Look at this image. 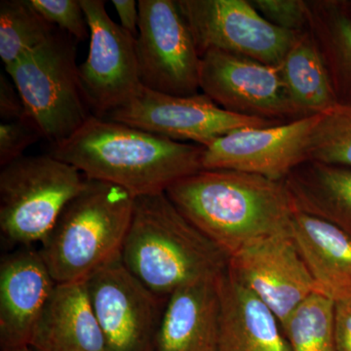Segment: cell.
<instances>
[{
	"label": "cell",
	"mask_w": 351,
	"mask_h": 351,
	"mask_svg": "<svg viewBox=\"0 0 351 351\" xmlns=\"http://www.w3.org/2000/svg\"><path fill=\"white\" fill-rule=\"evenodd\" d=\"M228 258L251 242L291 233L295 207L284 181L232 170H201L166 191Z\"/></svg>",
	"instance_id": "obj_1"
},
{
	"label": "cell",
	"mask_w": 351,
	"mask_h": 351,
	"mask_svg": "<svg viewBox=\"0 0 351 351\" xmlns=\"http://www.w3.org/2000/svg\"><path fill=\"white\" fill-rule=\"evenodd\" d=\"M203 152L202 145L91 115L50 154L88 180L110 182L138 197L166 193L175 182L202 170Z\"/></svg>",
	"instance_id": "obj_2"
},
{
	"label": "cell",
	"mask_w": 351,
	"mask_h": 351,
	"mask_svg": "<svg viewBox=\"0 0 351 351\" xmlns=\"http://www.w3.org/2000/svg\"><path fill=\"white\" fill-rule=\"evenodd\" d=\"M120 256L138 281L165 299L186 284L221 276L230 262L165 193L135 197Z\"/></svg>",
	"instance_id": "obj_3"
},
{
	"label": "cell",
	"mask_w": 351,
	"mask_h": 351,
	"mask_svg": "<svg viewBox=\"0 0 351 351\" xmlns=\"http://www.w3.org/2000/svg\"><path fill=\"white\" fill-rule=\"evenodd\" d=\"M135 197L110 182L86 179L38 251L56 283L84 282L119 257L130 228Z\"/></svg>",
	"instance_id": "obj_4"
},
{
	"label": "cell",
	"mask_w": 351,
	"mask_h": 351,
	"mask_svg": "<svg viewBox=\"0 0 351 351\" xmlns=\"http://www.w3.org/2000/svg\"><path fill=\"white\" fill-rule=\"evenodd\" d=\"M86 178L51 154L22 156L0 172V237L7 251L36 246Z\"/></svg>",
	"instance_id": "obj_5"
},
{
	"label": "cell",
	"mask_w": 351,
	"mask_h": 351,
	"mask_svg": "<svg viewBox=\"0 0 351 351\" xmlns=\"http://www.w3.org/2000/svg\"><path fill=\"white\" fill-rule=\"evenodd\" d=\"M75 55L73 36L56 29L5 69L27 115L53 147L68 140L92 115L83 98Z\"/></svg>",
	"instance_id": "obj_6"
},
{
	"label": "cell",
	"mask_w": 351,
	"mask_h": 351,
	"mask_svg": "<svg viewBox=\"0 0 351 351\" xmlns=\"http://www.w3.org/2000/svg\"><path fill=\"white\" fill-rule=\"evenodd\" d=\"M136 38L141 84L159 93L198 94L201 57L174 0H138Z\"/></svg>",
	"instance_id": "obj_7"
},
{
	"label": "cell",
	"mask_w": 351,
	"mask_h": 351,
	"mask_svg": "<svg viewBox=\"0 0 351 351\" xmlns=\"http://www.w3.org/2000/svg\"><path fill=\"white\" fill-rule=\"evenodd\" d=\"M200 57L209 50L279 66L302 32L270 24L250 0H177Z\"/></svg>",
	"instance_id": "obj_8"
},
{
	"label": "cell",
	"mask_w": 351,
	"mask_h": 351,
	"mask_svg": "<svg viewBox=\"0 0 351 351\" xmlns=\"http://www.w3.org/2000/svg\"><path fill=\"white\" fill-rule=\"evenodd\" d=\"M85 283L107 351L156 350L167 299L138 281L120 255L88 277Z\"/></svg>",
	"instance_id": "obj_9"
},
{
	"label": "cell",
	"mask_w": 351,
	"mask_h": 351,
	"mask_svg": "<svg viewBox=\"0 0 351 351\" xmlns=\"http://www.w3.org/2000/svg\"><path fill=\"white\" fill-rule=\"evenodd\" d=\"M104 119L175 142H193L202 147L237 129L281 124L226 112L204 94L174 96L143 85L130 101Z\"/></svg>",
	"instance_id": "obj_10"
},
{
	"label": "cell",
	"mask_w": 351,
	"mask_h": 351,
	"mask_svg": "<svg viewBox=\"0 0 351 351\" xmlns=\"http://www.w3.org/2000/svg\"><path fill=\"white\" fill-rule=\"evenodd\" d=\"M90 29V47L78 66L83 98L94 117H107L130 101L142 84L136 38L113 22L103 0H80Z\"/></svg>",
	"instance_id": "obj_11"
},
{
	"label": "cell",
	"mask_w": 351,
	"mask_h": 351,
	"mask_svg": "<svg viewBox=\"0 0 351 351\" xmlns=\"http://www.w3.org/2000/svg\"><path fill=\"white\" fill-rule=\"evenodd\" d=\"M199 88L226 112L277 123L301 119L278 66L209 50L201 56Z\"/></svg>",
	"instance_id": "obj_12"
},
{
	"label": "cell",
	"mask_w": 351,
	"mask_h": 351,
	"mask_svg": "<svg viewBox=\"0 0 351 351\" xmlns=\"http://www.w3.org/2000/svg\"><path fill=\"white\" fill-rule=\"evenodd\" d=\"M319 115L226 134L204 147L202 170L239 171L284 181L308 161L309 138Z\"/></svg>",
	"instance_id": "obj_13"
},
{
	"label": "cell",
	"mask_w": 351,
	"mask_h": 351,
	"mask_svg": "<svg viewBox=\"0 0 351 351\" xmlns=\"http://www.w3.org/2000/svg\"><path fill=\"white\" fill-rule=\"evenodd\" d=\"M228 269L276 314L281 325L317 292L292 233L251 242L230 258Z\"/></svg>",
	"instance_id": "obj_14"
},
{
	"label": "cell",
	"mask_w": 351,
	"mask_h": 351,
	"mask_svg": "<svg viewBox=\"0 0 351 351\" xmlns=\"http://www.w3.org/2000/svg\"><path fill=\"white\" fill-rule=\"evenodd\" d=\"M56 281L38 247L3 254L0 261V351L29 346Z\"/></svg>",
	"instance_id": "obj_15"
},
{
	"label": "cell",
	"mask_w": 351,
	"mask_h": 351,
	"mask_svg": "<svg viewBox=\"0 0 351 351\" xmlns=\"http://www.w3.org/2000/svg\"><path fill=\"white\" fill-rule=\"evenodd\" d=\"M219 276L186 284L168 297L154 351H219Z\"/></svg>",
	"instance_id": "obj_16"
},
{
	"label": "cell",
	"mask_w": 351,
	"mask_h": 351,
	"mask_svg": "<svg viewBox=\"0 0 351 351\" xmlns=\"http://www.w3.org/2000/svg\"><path fill=\"white\" fill-rule=\"evenodd\" d=\"M34 351H107L86 283H57L34 327Z\"/></svg>",
	"instance_id": "obj_17"
},
{
	"label": "cell",
	"mask_w": 351,
	"mask_h": 351,
	"mask_svg": "<svg viewBox=\"0 0 351 351\" xmlns=\"http://www.w3.org/2000/svg\"><path fill=\"white\" fill-rule=\"evenodd\" d=\"M221 331L219 351H291L276 314L230 269L219 277Z\"/></svg>",
	"instance_id": "obj_18"
},
{
	"label": "cell",
	"mask_w": 351,
	"mask_h": 351,
	"mask_svg": "<svg viewBox=\"0 0 351 351\" xmlns=\"http://www.w3.org/2000/svg\"><path fill=\"white\" fill-rule=\"evenodd\" d=\"M291 233L317 292L336 302L351 295V237L295 209Z\"/></svg>",
	"instance_id": "obj_19"
},
{
	"label": "cell",
	"mask_w": 351,
	"mask_h": 351,
	"mask_svg": "<svg viewBox=\"0 0 351 351\" xmlns=\"http://www.w3.org/2000/svg\"><path fill=\"white\" fill-rule=\"evenodd\" d=\"M295 209L351 237V168L306 161L284 180Z\"/></svg>",
	"instance_id": "obj_20"
},
{
	"label": "cell",
	"mask_w": 351,
	"mask_h": 351,
	"mask_svg": "<svg viewBox=\"0 0 351 351\" xmlns=\"http://www.w3.org/2000/svg\"><path fill=\"white\" fill-rule=\"evenodd\" d=\"M278 68L300 119L322 114L338 105L329 73L308 29L298 36Z\"/></svg>",
	"instance_id": "obj_21"
},
{
	"label": "cell",
	"mask_w": 351,
	"mask_h": 351,
	"mask_svg": "<svg viewBox=\"0 0 351 351\" xmlns=\"http://www.w3.org/2000/svg\"><path fill=\"white\" fill-rule=\"evenodd\" d=\"M308 4V31L317 46L335 94L351 105V15L343 0H313Z\"/></svg>",
	"instance_id": "obj_22"
},
{
	"label": "cell",
	"mask_w": 351,
	"mask_h": 351,
	"mask_svg": "<svg viewBox=\"0 0 351 351\" xmlns=\"http://www.w3.org/2000/svg\"><path fill=\"white\" fill-rule=\"evenodd\" d=\"M56 32L29 0L0 2V58L4 68L12 66L27 51L38 47Z\"/></svg>",
	"instance_id": "obj_23"
},
{
	"label": "cell",
	"mask_w": 351,
	"mask_h": 351,
	"mask_svg": "<svg viewBox=\"0 0 351 351\" xmlns=\"http://www.w3.org/2000/svg\"><path fill=\"white\" fill-rule=\"evenodd\" d=\"M335 302L314 292L281 325L291 351H337Z\"/></svg>",
	"instance_id": "obj_24"
},
{
	"label": "cell",
	"mask_w": 351,
	"mask_h": 351,
	"mask_svg": "<svg viewBox=\"0 0 351 351\" xmlns=\"http://www.w3.org/2000/svg\"><path fill=\"white\" fill-rule=\"evenodd\" d=\"M307 154L308 161L351 168V105L338 104L319 115Z\"/></svg>",
	"instance_id": "obj_25"
},
{
	"label": "cell",
	"mask_w": 351,
	"mask_h": 351,
	"mask_svg": "<svg viewBox=\"0 0 351 351\" xmlns=\"http://www.w3.org/2000/svg\"><path fill=\"white\" fill-rule=\"evenodd\" d=\"M41 16L78 41L90 38L89 25L80 0H29Z\"/></svg>",
	"instance_id": "obj_26"
},
{
	"label": "cell",
	"mask_w": 351,
	"mask_h": 351,
	"mask_svg": "<svg viewBox=\"0 0 351 351\" xmlns=\"http://www.w3.org/2000/svg\"><path fill=\"white\" fill-rule=\"evenodd\" d=\"M43 138L40 129L29 117L1 121L0 124V166L4 167L24 156L27 147Z\"/></svg>",
	"instance_id": "obj_27"
},
{
	"label": "cell",
	"mask_w": 351,
	"mask_h": 351,
	"mask_svg": "<svg viewBox=\"0 0 351 351\" xmlns=\"http://www.w3.org/2000/svg\"><path fill=\"white\" fill-rule=\"evenodd\" d=\"M270 24L290 32L308 29V4L304 0H250Z\"/></svg>",
	"instance_id": "obj_28"
},
{
	"label": "cell",
	"mask_w": 351,
	"mask_h": 351,
	"mask_svg": "<svg viewBox=\"0 0 351 351\" xmlns=\"http://www.w3.org/2000/svg\"><path fill=\"white\" fill-rule=\"evenodd\" d=\"M27 113L14 83L0 75V117L2 121L22 119Z\"/></svg>",
	"instance_id": "obj_29"
},
{
	"label": "cell",
	"mask_w": 351,
	"mask_h": 351,
	"mask_svg": "<svg viewBox=\"0 0 351 351\" xmlns=\"http://www.w3.org/2000/svg\"><path fill=\"white\" fill-rule=\"evenodd\" d=\"M334 325L337 351H351V295L335 302Z\"/></svg>",
	"instance_id": "obj_30"
},
{
	"label": "cell",
	"mask_w": 351,
	"mask_h": 351,
	"mask_svg": "<svg viewBox=\"0 0 351 351\" xmlns=\"http://www.w3.org/2000/svg\"><path fill=\"white\" fill-rule=\"evenodd\" d=\"M113 6L119 14L121 27L137 38L138 32V4L135 0H112Z\"/></svg>",
	"instance_id": "obj_31"
},
{
	"label": "cell",
	"mask_w": 351,
	"mask_h": 351,
	"mask_svg": "<svg viewBox=\"0 0 351 351\" xmlns=\"http://www.w3.org/2000/svg\"><path fill=\"white\" fill-rule=\"evenodd\" d=\"M15 351H34L29 346H23V348H18Z\"/></svg>",
	"instance_id": "obj_32"
},
{
	"label": "cell",
	"mask_w": 351,
	"mask_h": 351,
	"mask_svg": "<svg viewBox=\"0 0 351 351\" xmlns=\"http://www.w3.org/2000/svg\"><path fill=\"white\" fill-rule=\"evenodd\" d=\"M346 6H348V11L351 15V1H346Z\"/></svg>",
	"instance_id": "obj_33"
}]
</instances>
